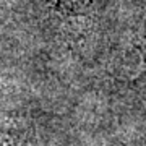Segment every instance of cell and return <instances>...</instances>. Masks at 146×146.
Listing matches in <instances>:
<instances>
[{
  "mask_svg": "<svg viewBox=\"0 0 146 146\" xmlns=\"http://www.w3.org/2000/svg\"><path fill=\"white\" fill-rule=\"evenodd\" d=\"M145 52H146V47H145ZM145 55H146V54H145Z\"/></svg>",
  "mask_w": 146,
  "mask_h": 146,
  "instance_id": "cell-1",
  "label": "cell"
}]
</instances>
